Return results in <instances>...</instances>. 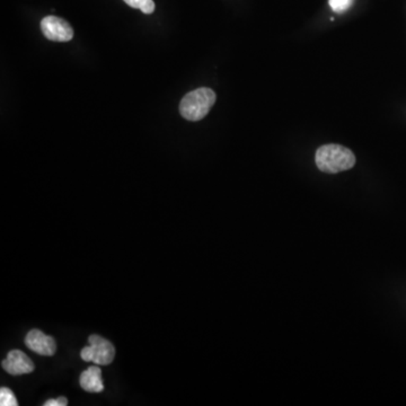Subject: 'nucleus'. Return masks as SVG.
I'll list each match as a JSON object with an SVG mask.
<instances>
[{
    "mask_svg": "<svg viewBox=\"0 0 406 406\" xmlns=\"http://www.w3.org/2000/svg\"><path fill=\"white\" fill-rule=\"evenodd\" d=\"M315 162L320 171L337 174L351 169L356 165V156L351 150L341 145H324L316 152Z\"/></svg>",
    "mask_w": 406,
    "mask_h": 406,
    "instance_id": "nucleus-1",
    "label": "nucleus"
},
{
    "mask_svg": "<svg viewBox=\"0 0 406 406\" xmlns=\"http://www.w3.org/2000/svg\"><path fill=\"white\" fill-rule=\"evenodd\" d=\"M216 102V93L210 89H196L183 97L180 103L181 115L188 121L203 119Z\"/></svg>",
    "mask_w": 406,
    "mask_h": 406,
    "instance_id": "nucleus-2",
    "label": "nucleus"
},
{
    "mask_svg": "<svg viewBox=\"0 0 406 406\" xmlns=\"http://www.w3.org/2000/svg\"><path fill=\"white\" fill-rule=\"evenodd\" d=\"M89 346L81 351V359L86 362H94L95 365L108 366L113 362L115 348L110 341L100 335L89 337Z\"/></svg>",
    "mask_w": 406,
    "mask_h": 406,
    "instance_id": "nucleus-3",
    "label": "nucleus"
},
{
    "mask_svg": "<svg viewBox=\"0 0 406 406\" xmlns=\"http://www.w3.org/2000/svg\"><path fill=\"white\" fill-rule=\"evenodd\" d=\"M41 30L50 41L68 42L74 38V30L60 17L47 16L41 21Z\"/></svg>",
    "mask_w": 406,
    "mask_h": 406,
    "instance_id": "nucleus-4",
    "label": "nucleus"
},
{
    "mask_svg": "<svg viewBox=\"0 0 406 406\" xmlns=\"http://www.w3.org/2000/svg\"><path fill=\"white\" fill-rule=\"evenodd\" d=\"M4 369L9 375L13 376H20V375H26L34 371V363L30 359V356L21 350H11L7 358L1 362Z\"/></svg>",
    "mask_w": 406,
    "mask_h": 406,
    "instance_id": "nucleus-5",
    "label": "nucleus"
},
{
    "mask_svg": "<svg viewBox=\"0 0 406 406\" xmlns=\"http://www.w3.org/2000/svg\"><path fill=\"white\" fill-rule=\"evenodd\" d=\"M26 344L30 350L40 356H51L57 351L55 339L45 335L40 329H32L26 337Z\"/></svg>",
    "mask_w": 406,
    "mask_h": 406,
    "instance_id": "nucleus-6",
    "label": "nucleus"
},
{
    "mask_svg": "<svg viewBox=\"0 0 406 406\" xmlns=\"http://www.w3.org/2000/svg\"><path fill=\"white\" fill-rule=\"evenodd\" d=\"M81 388L89 393H101L104 390L102 380V371L96 366H91L87 371H83L79 378Z\"/></svg>",
    "mask_w": 406,
    "mask_h": 406,
    "instance_id": "nucleus-7",
    "label": "nucleus"
},
{
    "mask_svg": "<svg viewBox=\"0 0 406 406\" xmlns=\"http://www.w3.org/2000/svg\"><path fill=\"white\" fill-rule=\"evenodd\" d=\"M0 405L1 406H17L16 397H15L13 390H9V387H1L0 388Z\"/></svg>",
    "mask_w": 406,
    "mask_h": 406,
    "instance_id": "nucleus-8",
    "label": "nucleus"
},
{
    "mask_svg": "<svg viewBox=\"0 0 406 406\" xmlns=\"http://www.w3.org/2000/svg\"><path fill=\"white\" fill-rule=\"evenodd\" d=\"M354 1V0H329V4L335 13H344L351 7Z\"/></svg>",
    "mask_w": 406,
    "mask_h": 406,
    "instance_id": "nucleus-9",
    "label": "nucleus"
},
{
    "mask_svg": "<svg viewBox=\"0 0 406 406\" xmlns=\"http://www.w3.org/2000/svg\"><path fill=\"white\" fill-rule=\"evenodd\" d=\"M45 406H67L68 405V400L66 397L55 398V400H49L43 404Z\"/></svg>",
    "mask_w": 406,
    "mask_h": 406,
    "instance_id": "nucleus-10",
    "label": "nucleus"
},
{
    "mask_svg": "<svg viewBox=\"0 0 406 406\" xmlns=\"http://www.w3.org/2000/svg\"><path fill=\"white\" fill-rule=\"evenodd\" d=\"M140 11L144 13V14H152L154 11H155V3L152 0H147L144 6L141 7Z\"/></svg>",
    "mask_w": 406,
    "mask_h": 406,
    "instance_id": "nucleus-11",
    "label": "nucleus"
},
{
    "mask_svg": "<svg viewBox=\"0 0 406 406\" xmlns=\"http://www.w3.org/2000/svg\"><path fill=\"white\" fill-rule=\"evenodd\" d=\"M147 0H125V3L132 7V9H140Z\"/></svg>",
    "mask_w": 406,
    "mask_h": 406,
    "instance_id": "nucleus-12",
    "label": "nucleus"
}]
</instances>
